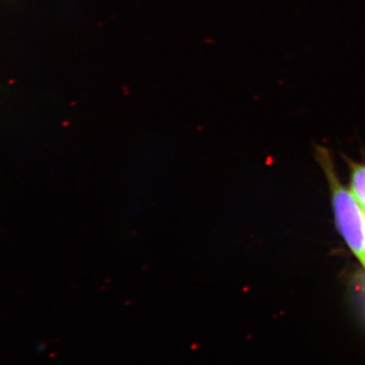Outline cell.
Listing matches in <instances>:
<instances>
[{
  "instance_id": "obj_1",
  "label": "cell",
  "mask_w": 365,
  "mask_h": 365,
  "mask_svg": "<svg viewBox=\"0 0 365 365\" xmlns=\"http://www.w3.org/2000/svg\"><path fill=\"white\" fill-rule=\"evenodd\" d=\"M322 169L330 186L335 222L347 246L365 268V211L353 192L343 186L336 174L330 153L326 148L317 150Z\"/></svg>"
},
{
  "instance_id": "obj_2",
  "label": "cell",
  "mask_w": 365,
  "mask_h": 365,
  "mask_svg": "<svg viewBox=\"0 0 365 365\" xmlns=\"http://www.w3.org/2000/svg\"><path fill=\"white\" fill-rule=\"evenodd\" d=\"M351 189L365 211V165L351 163Z\"/></svg>"
}]
</instances>
